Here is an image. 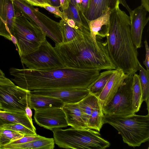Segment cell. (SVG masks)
Instances as JSON below:
<instances>
[{
    "instance_id": "14",
    "label": "cell",
    "mask_w": 149,
    "mask_h": 149,
    "mask_svg": "<svg viewBox=\"0 0 149 149\" xmlns=\"http://www.w3.org/2000/svg\"><path fill=\"white\" fill-rule=\"evenodd\" d=\"M12 0H0V36L11 41L16 17Z\"/></svg>"
},
{
    "instance_id": "21",
    "label": "cell",
    "mask_w": 149,
    "mask_h": 149,
    "mask_svg": "<svg viewBox=\"0 0 149 149\" xmlns=\"http://www.w3.org/2000/svg\"><path fill=\"white\" fill-rule=\"evenodd\" d=\"M0 118L4 120L22 125L36 132V129L32 121L25 112H10L0 109Z\"/></svg>"
},
{
    "instance_id": "5",
    "label": "cell",
    "mask_w": 149,
    "mask_h": 149,
    "mask_svg": "<svg viewBox=\"0 0 149 149\" xmlns=\"http://www.w3.org/2000/svg\"><path fill=\"white\" fill-rule=\"evenodd\" d=\"M52 131L55 143L60 148L104 149L110 145L108 141L102 137L99 132L90 128H58Z\"/></svg>"
},
{
    "instance_id": "37",
    "label": "cell",
    "mask_w": 149,
    "mask_h": 149,
    "mask_svg": "<svg viewBox=\"0 0 149 149\" xmlns=\"http://www.w3.org/2000/svg\"><path fill=\"white\" fill-rule=\"evenodd\" d=\"M61 10L62 12L68 7L70 0H60Z\"/></svg>"
},
{
    "instance_id": "44",
    "label": "cell",
    "mask_w": 149,
    "mask_h": 149,
    "mask_svg": "<svg viewBox=\"0 0 149 149\" xmlns=\"http://www.w3.org/2000/svg\"><path fill=\"white\" fill-rule=\"evenodd\" d=\"M5 75L3 71L0 68V77H4Z\"/></svg>"
},
{
    "instance_id": "7",
    "label": "cell",
    "mask_w": 149,
    "mask_h": 149,
    "mask_svg": "<svg viewBox=\"0 0 149 149\" xmlns=\"http://www.w3.org/2000/svg\"><path fill=\"white\" fill-rule=\"evenodd\" d=\"M12 36L16 39L20 57L36 50L47 36L38 27L23 16L16 17Z\"/></svg>"
},
{
    "instance_id": "39",
    "label": "cell",
    "mask_w": 149,
    "mask_h": 149,
    "mask_svg": "<svg viewBox=\"0 0 149 149\" xmlns=\"http://www.w3.org/2000/svg\"><path fill=\"white\" fill-rule=\"evenodd\" d=\"M146 10L149 12V0H141V5Z\"/></svg>"
},
{
    "instance_id": "18",
    "label": "cell",
    "mask_w": 149,
    "mask_h": 149,
    "mask_svg": "<svg viewBox=\"0 0 149 149\" xmlns=\"http://www.w3.org/2000/svg\"><path fill=\"white\" fill-rule=\"evenodd\" d=\"M68 126L77 129L89 128L84 121L78 103L64 104L61 108Z\"/></svg>"
},
{
    "instance_id": "12",
    "label": "cell",
    "mask_w": 149,
    "mask_h": 149,
    "mask_svg": "<svg viewBox=\"0 0 149 149\" xmlns=\"http://www.w3.org/2000/svg\"><path fill=\"white\" fill-rule=\"evenodd\" d=\"M33 94L50 96L58 99L64 104L79 102L89 95L88 89H62L31 91Z\"/></svg>"
},
{
    "instance_id": "11",
    "label": "cell",
    "mask_w": 149,
    "mask_h": 149,
    "mask_svg": "<svg viewBox=\"0 0 149 149\" xmlns=\"http://www.w3.org/2000/svg\"><path fill=\"white\" fill-rule=\"evenodd\" d=\"M34 118L36 123L39 126L51 131L68 126L61 108L35 110Z\"/></svg>"
},
{
    "instance_id": "22",
    "label": "cell",
    "mask_w": 149,
    "mask_h": 149,
    "mask_svg": "<svg viewBox=\"0 0 149 149\" xmlns=\"http://www.w3.org/2000/svg\"><path fill=\"white\" fill-rule=\"evenodd\" d=\"M99 101L97 97L90 93L78 102L83 120L87 125L92 111Z\"/></svg>"
},
{
    "instance_id": "24",
    "label": "cell",
    "mask_w": 149,
    "mask_h": 149,
    "mask_svg": "<svg viewBox=\"0 0 149 149\" xmlns=\"http://www.w3.org/2000/svg\"><path fill=\"white\" fill-rule=\"evenodd\" d=\"M114 70H107L101 73L88 88L90 93L97 97L100 94Z\"/></svg>"
},
{
    "instance_id": "31",
    "label": "cell",
    "mask_w": 149,
    "mask_h": 149,
    "mask_svg": "<svg viewBox=\"0 0 149 149\" xmlns=\"http://www.w3.org/2000/svg\"><path fill=\"white\" fill-rule=\"evenodd\" d=\"M39 135L37 136H26L8 143L19 144L27 143L43 138Z\"/></svg>"
},
{
    "instance_id": "15",
    "label": "cell",
    "mask_w": 149,
    "mask_h": 149,
    "mask_svg": "<svg viewBox=\"0 0 149 149\" xmlns=\"http://www.w3.org/2000/svg\"><path fill=\"white\" fill-rule=\"evenodd\" d=\"M128 76L121 69L114 70L103 90L97 97L102 108L110 102Z\"/></svg>"
},
{
    "instance_id": "38",
    "label": "cell",
    "mask_w": 149,
    "mask_h": 149,
    "mask_svg": "<svg viewBox=\"0 0 149 149\" xmlns=\"http://www.w3.org/2000/svg\"><path fill=\"white\" fill-rule=\"evenodd\" d=\"M25 113L31 121H32V112L31 109L29 106L28 104L27 105L25 109Z\"/></svg>"
},
{
    "instance_id": "30",
    "label": "cell",
    "mask_w": 149,
    "mask_h": 149,
    "mask_svg": "<svg viewBox=\"0 0 149 149\" xmlns=\"http://www.w3.org/2000/svg\"><path fill=\"white\" fill-rule=\"evenodd\" d=\"M1 127L3 129L17 132L23 134L24 136H37L38 135L36 132L19 124L9 123L4 124Z\"/></svg>"
},
{
    "instance_id": "23",
    "label": "cell",
    "mask_w": 149,
    "mask_h": 149,
    "mask_svg": "<svg viewBox=\"0 0 149 149\" xmlns=\"http://www.w3.org/2000/svg\"><path fill=\"white\" fill-rule=\"evenodd\" d=\"M132 99L133 109L135 113L139 111L143 101L139 76L136 73L133 75Z\"/></svg>"
},
{
    "instance_id": "32",
    "label": "cell",
    "mask_w": 149,
    "mask_h": 149,
    "mask_svg": "<svg viewBox=\"0 0 149 149\" xmlns=\"http://www.w3.org/2000/svg\"><path fill=\"white\" fill-rule=\"evenodd\" d=\"M50 13L54 14L56 17H60L61 19L63 17V13L59 9L60 6L44 5L42 6Z\"/></svg>"
},
{
    "instance_id": "33",
    "label": "cell",
    "mask_w": 149,
    "mask_h": 149,
    "mask_svg": "<svg viewBox=\"0 0 149 149\" xmlns=\"http://www.w3.org/2000/svg\"><path fill=\"white\" fill-rule=\"evenodd\" d=\"M33 6L41 7L44 5L52 6L49 0H26Z\"/></svg>"
},
{
    "instance_id": "26",
    "label": "cell",
    "mask_w": 149,
    "mask_h": 149,
    "mask_svg": "<svg viewBox=\"0 0 149 149\" xmlns=\"http://www.w3.org/2000/svg\"><path fill=\"white\" fill-rule=\"evenodd\" d=\"M104 115L102 107L99 101L93 110L88 120L87 125L88 128L100 132L104 124Z\"/></svg>"
},
{
    "instance_id": "42",
    "label": "cell",
    "mask_w": 149,
    "mask_h": 149,
    "mask_svg": "<svg viewBox=\"0 0 149 149\" xmlns=\"http://www.w3.org/2000/svg\"><path fill=\"white\" fill-rule=\"evenodd\" d=\"M77 0H70V3L73 5L78 10H81L79 6L77 3Z\"/></svg>"
},
{
    "instance_id": "13",
    "label": "cell",
    "mask_w": 149,
    "mask_h": 149,
    "mask_svg": "<svg viewBox=\"0 0 149 149\" xmlns=\"http://www.w3.org/2000/svg\"><path fill=\"white\" fill-rule=\"evenodd\" d=\"M147 12L141 5L129 13L131 36L133 43L137 49L141 47L143 31L149 20V17H146Z\"/></svg>"
},
{
    "instance_id": "3",
    "label": "cell",
    "mask_w": 149,
    "mask_h": 149,
    "mask_svg": "<svg viewBox=\"0 0 149 149\" xmlns=\"http://www.w3.org/2000/svg\"><path fill=\"white\" fill-rule=\"evenodd\" d=\"M119 4L111 11L105 42L116 68L128 75H133L138 70V52L131 36L130 17L120 9Z\"/></svg>"
},
{
    "instance_id": "25",
    "label": "cell",
    "mask_w": 149,
    "mask_h": 149,
    "mask_svg": "<svg viewBox=\"0 0 149 149\" xmlns=\"http://www.w3.org/2000/svg\"><path fill=\"white\" fill-rule=\"evenodd\" d=\"M59 23L63 39L62 43L70 42L82 32L90 30L86 29H81L72 27L69 26L65 21L62 19L60 20Z\"/></svg>"
},
{
    "instance_id": "40",
    "label": "cell",
    "mask_w": 149,
    "mask_h": 149,
    "mask_svg": "<svg viewBox=\"0 0 149 149\" xmlns=\"http://www.w3.org/2000/svg\"><path fill=\"white\" fill-rule=\"evenodd\" d=\"M119 4H121L125 8L129 13L132 10L127 4L125 0H118Z\"/></svg>"
},
{
    "instance_id": "16",
    "label": "cell",
    "mask_w": 149,
    "mask_h": 149,
    "mask_svg": "<svg viewBox=\"0 0 149 149\" xmlns=\"http://www.w3.org/2000/svg\"><path fill=\"white\" fill-rule=\"evenodd\" d=\"M119 4L118 0H90L85 17L89 20L96 19L107 11H111Z\"/></svg>"
},
{
    "instance_id": "4",
    "label": "cell",
    "mask_w": 149,
    "mask_h": 149,
    "mask_svg": "<svg viewBox=\"0 0 149 149\" xmlns=\"http://www.w3.org/2000/svg\"><path fill=\"white\" fill-rule=\"evenodd\" d=\"M104 124L115 128L122 136L124 143L135 147L149 140V113L145 116L134 113L123 116L104 115Z\"/></svg>"
},
{
    "instance_id": "8",
    "label": "cell",
    "mask_w": 149,
    "mask_h": 149,
    "mask_svg": "<svg viewBox=\"0 0 149 149\" xmlns=\"http://www.w3.org/2000/svg\"><path fill=\"white\" fill-rule=\"evenodd\" d=\"M31 69L48 70L65 67L54 47L46 39L35 51L20 57Z\"/></svg>"
},
{
    "instance_id": "2",
    "label": "cell",
    "mask_w": 149,
    "mask_h": 149,
    "mask_svg": "<svg viewBox=\"0 0 149 149\" xmlns=\"http://www.w3.org/2000/svg\"><path fill=\"white\" fill-rule=\"evenodd\" d=\"M96 38L95 42L90 30H87L70 42L55 44L54 48L65 67L100 71L116 69L109 57L106 42Z\"/></svg>"
},
{
    "instance_id": "20",
    "label": "cell",
    "mask_w": 149,
    "mask_h": 149,
    "mask_svg": "<svg viewBox=\"0 0 149 149\" xmlns=\"http://www.w3.org/2000/svg\"><path fill=\"white\" fill-rule=\"evenodd\" d=\"M55 144L54 138L44 137L24 143H8L1 147L0 149H53Z\"/></svg>"
},
{
    "instance_id": "19",
    "label": "cell",
    "mask_w": 149,
    "mask_h": 149,
    "mask_svg": "<svg viewBox=\"0 0 149 149\" xmlns=\"http://www.w3.org/2000/svg\"><path fill=\"white\" fill-rule=\"evenodd\" d=\"M27 101L30 108L35 110L51 108H62L64 104L58 99L33 94L30 91L27 96Z\"/></svg>"
},
{
    "instance_id": "1",
    "label": "cell",
    "mask_w": 149,
    "mask_h": 149,
    "mask_svg": "<svg viewBox=\"0 0 149 149\" xmlns=\"http://www.w3.org/2000/svg\"><path fill=\"white\" fill-rule=\"evenodd\" d=\"M100 70L67 67L48 70L9 69L11 79L17 86L29 91L62 89H88Z\"/></svg>"
},
{
    "instance_id": "10",
    "label": "cell",
    "mask_w": 149,
    "mask_h": 149,
    "mask_svg": "<svg viewBox=\"0 0 149 149\" xmlns=\"http://www.w3.org/2000/svg\"><path fill=\"white\" fill-rule=\"evenodd\" d=\"M30 92L15 85H0V109L10 112H25Z\"/></svg>"
},
{
    "instance_id": "29",
    "label": "cell",
    "mask_w": 149,
    "mask_h": 149,
    "mask_svg": "<svg viewBox=\"0 0 149 149\" xmlns=\"http://www.w3.org/2000/svg\"><path fill=\"white\" fill-rule=\"evenodd\" d=\"M24 136L17 132L5 129L0 126V147L19 139Z\"/></svg>"
},
{
    "instance_id": "41",
    "label": "cell",
    "mask_w": 149,
    "mask_h": 149,
    "mask_svg": "<svg viewBox=\"0 0 149 149\" xmlns=\"http://www.w3.org/2000/svg\"><path fill=\"white\" fill-rule=\"evenodd\" d=\"M52 6H60V0H49Z\"/></svg>"
},
{
    "instance_id": "34",
    "label": "cell",
    "mask_w": 149,
    "mask_h": 149,
    "mask_svg": "<svg viewBox=\"0 0 149 149\" xmlns=\"http://www.w3.org/2000/svg\"><path fill=\"white\" fill-rule=\"evenodd\" d=\"M78 4L81 10L84 15L88 8L90 0H78Z\"/></svg>"
},
{
    "instance_id": "35",
    "label": "cell",
    "mask_w": 149,
    "mask_h": 149,
    "mask_svg": "<svg viewBox=\"0 0 149 149\" xmlns=\"http://www.w3.org/2000/svg\"><path fill=\"white\" fill-rule=\"evenodd\" d=\"M145 44L146 54L145 58L143 62V64L146 68V70L149 71V49L147 40L144 41Z\"/></svg>"
},
{
    "instance_id": "17",
    "label": "cell",
    "mask_w": 149,
    "mask_h": 149,
    "mask_svg": "<svg viewBox=\"0 0 149 149\" xmlns=\"http://www.w3.org/2000/svg\"><path fill=\"white\" fill-rule=\"evenodd\" d=\"M111 13L109 11L96 19H87L91 36L95 42H97L96 38L100 39L106 37L109 27Z\"/></svg>"
},
{
    "instance_id": "27",
    "label": "cell",
    "mask_w": 149,
    "mask_h": 149,
    "mask_svg": "<svg viewBox=\"0 0 149 149\" xmlns=\"http://www.w3.org/2000/svg\"><path fill=\"white\" fill-rule=\"evenodd\" d=\"M140 84L142 89L143 98L146 102L147 109L149 111V71L143 67L139 62L138 63V70Z\"/></svg>"
},
{
    "instance_id": "43",
    "label": "cell",
    "mask_w": 149,
    "mask_h": 149,
    "mask_svg": "<svg viewBox=\"0 0 149 149\" xmlns=\"http://www.w3.org/2000/svg\"><path fill=\"white\" fill-rule=\"evenodd\" d=\"M9 123V122L5 121L0 118V126L6 123Z\"/></svg>"
},
{
    "instance_id": "6",
    "label": "cell",
    "mask_w": 149,
    "mask_h": 149,
    "mask_svg": "<svg viewBox=\"0 0 149 149\" xmlns=\"http://www.w3.org/2000/svg\"><path fill=\"white\" fill-rule=\"evenodd\" d=\"M16 17L23 16L38 27L55 44L62 43L59 23L34 8L26 0H13Z\"/></svg>"
},
{
    "instance_id": "28",
    "label": "cell",
    "mask_w": 149,
    "mask_h": 149,
    "mask_svg": "<svg viewBox=\"0 0 149 149\" xmlns=\"http://www.w3.org/2000/svg\"><path fill=\"white\" fill-rule=\"evenodd\" d=\"M62 12L63 13V17H65L67 18L72 19L77 23L89 29L87 20L82 11L70 3L68 8Z\"/></svg>"
},
{
    "instance_id": "9",
    "label": "cell",
    "mask_w": 149,
    "mask_h": 149,
    "mask_svg": "<svg viewBox=\"0 0 149 149\" xmlns=\"http://www.w3.org/2000/svg\"><path fill=\"white\" fill-rule=\"evenodd\" d=\"M133 75H128L110 102L102 107L104 115L123 116L135 113L132 108Z\"/></svg>"
},
{
    "instance_id": "36",
    "label": "cell",
    "mask_w": 149,
    "mask_h": 149,
    "mask_svg": "<svg viewBox=\"0 0 149 149\" xmlns=\"http://www.w3.org/2000/svg\"><path fill=\"white\" fill-rule=\"evenodd\" d=\"M14 83L5 77H0V85H15Z\"/></svg>"
},
{
    "instance_id": "45",
    "label": "cell",
    "mask_w": 149,
    "mask_h": 149,
    "mask_svg": "<svg viewBox=\"0 0 149 149\" xmlns=\"http://www.w3.org/2000/svg\"></svg>"
}]
</instances>
